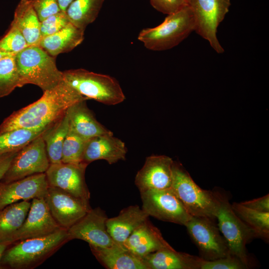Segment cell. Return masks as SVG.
<instances>
[{
	"label": "cell",
	"mask_w": 269,
	"mask_h": 269,
	"mask_svg": "<svg viewBox=\"0 0 269 269\" xmlns=\"http://www.w3.org/2000/svg\"><path fill=\"white\" fill-rule=\"evenodd\" d=\"M18 151L0 154V181Z\"/></svg>",
	"instance_id": "f35d334b"
},
{
	"label": "cell",
	"mask_w": 269,
	"mask_h": 269,
	"mask_svg": "<svg viewBox=\"0 0 269 269\" xmlns=\"http://www.w3.org/2000/svg\"><path fill=\"white\" fill-rule=\"evenodd\" d=\"M127 148L125 143L113 134L94 136L85 143L83 162L89 164L97 160H105L112 164L125 160Z\"/></svg>",
	"instance_id": "ac0fdd59"
},
{
	"label": "cell",
	"mask_w": 269,
	"mask_h": 269,
	"mask_svg": "<svg viewBox=\"0 0 269 269\" xmlns=\"http://www.w3.org/2000/svg\"><path fill=\"white\" fill-rule=\"evenodd\" d=\"M30 205V201H21L0 211V244L10 245L13 235L27 216Z\"/></svg>",
	"instance_id": "484cf974"
},
{
	"label": "cell",
	"mask_w": 269,
	"mask_h": 269,
	"mask_svg": "<svg viewBox=\"0 0 269 269\" xmlns=\"http://www.w3.org/2000/svg\"><path fill=\"white\" fill-rule=\"evenodd\" d=\"M171 188L192 217L216 219L219 205L216 192L201 188L182 165L175 162Z\"/></svg>",
	"instance_id": "5b68a950"
},
{
	"label": "cell",
	"mask_w": 269,
	"mask_h": 269,
	"mask_svg": "<svg viewBox=\"0 0 269 269\" xmlns=\"http://www.w3.org/2000/svg\"><path fill=\"white\" fill-rule=\"evenodd\" d=\"M42 134L18 151L0 182L9 183L46 171L50 163Z\"/></svg>",
	"instance_id": "8fae6325"
},
{
	"label": "cell",
	"mask_w": 269,
	"mask_h": 269,
	"mask_svg": "<svg viewBox=\"0 0 269 269\" xmlns=\"http://www.w3.org/2000/svg\"><path fill=\"white\" fill-rule=\"evenodd\" d=\"M105 0H75L66 11L70 22L85 31L98 17Z\"/></svg>",
	"instance_id": "83f0119b"
},
{
	"label": "cell",
	"mask_w": 269,
	"mask_h": 269,
	"mask_svg": "<svg viewBox=\"0 0 269 269\" xmlns=\"http://www.w3.org/2000/svg\"><path fill=\"white\" fill-rule=\"evenodd\" d=\"M86 140L69 129L63 144L62 162L69 163L83 162Z\"/></svg>",
	"instance_id": "1f68e13d"
},
{
	"label": "cell",
	"mask_w": 269,
	"mask_h": 269,
	"mask_svg": "<svg viewBox=\"0 0 269 269\" xmlns=\"http://www.w3.org/2000/svg\"><path fill=\"white\" fill-rule=\"evenodd\" d=\"M70 23L66 12L60 11L40 22L41 38L61 30Z\"/></svg>",
	"instance_id": "836d02e7"
},
{
	"label": "cell",
	"mask_w": 269,
	"mask_h": 269,
	"mask_svg": "<svg viewBox=\"0 0 269 269\" xmlns=\"http://www.w3.org/2000/svg\"><path fill=\"white\" fill-rule=\"evenodd\" d=\"M14 54H15L8 53H6V52H4L0 51V59H2V58H4L5 57L10 56V55H13Z\"/></svg>",
	"instance_id": "b9f144b4"
},
{
	"label": "cell",
	"mask_w": 269,
	"mask_h": 269,
	"mask_svg": "<svg viewBox=\"0 0 269 269\" xmlns=\"http://www.w3.org/2000/svg\"><path fill=\"white\" fill-rule=\"evenodd\" d=\"M173 162L172 158L163 155L147 157L135 177L134 183L139 192L171 188Z\"/></svg>",
	"instance_id": "e0dca14e"
},
{
	"label": "cell",
	"mask_w": 269,
	"mask_h": 269,
	"mask_svg": "<svg viewBox=\"0 0 269 269\" xmlns=\"http://www.w3.org/2000/svg\"><path fill=\"white\" fill-rule=\"evenodd\" d=\"M148 216L138 206H130L122 210L117 216L108 218L107 231L116 243L124 246L129 236Z\"/></svg>",
	"instance_id": "ffe728a7"
},
{
	"label": "cell",
	"mask_w": 269,
	"mask_h": 269,
	"mask_svg": "<svg viewBox=\"0 0 269 269\" xmlns=\"http://www.w3.org/2000/svg\"><path fill=\"white\" fill-rule=\"evenodd\" d=\"M214 220L192 217L186 223L188 234L199 250L200 258L211 261L232 254Z\"/></svg>",
	"instance_id": "9c48e42d"
},
{
	"label": "cell",
	"mask_w": 269,
	"mask_h": 269,
	"mask_svg": "<svg viewBox=\"0 0 269 269\" xmlns=\"http://www.w3.org/2000/svg\"><path fill=\"white\" fill-rule=\"evenodd\" d=\"M67 230L16 242L5 250L1 265L15 269H33L69 241Z\"/></svg>",
	"instance_id": "7a4b0ae2"
},
{
	"label": "cell",
	"mask_w": 269,
	"mask_h": 269,
	"mask_svg": "<svg viewBox=\"0 0 269 269\" xmlns=\"http://www.w3.org/2000/svg\"><path fill=\"white\" fill-rule=\"evenodd\" d=\"M84 38V30L71 22L52 35L42 38L38 46L49 55L55 57L68 52L80 45Z\"/></svg>",
	"instance_id": "cb8c5ba5"
},
{
	"label": "cell",
	"mask_w": 269,
	"mask_h": 269,
	"mask_svg": "<svg viewBox=\"0 0 269 269\" xmlns=\"http://www.w3.org/2000/svg\"><path fill=\"white\" fill-rule=\"evenodd\" d=\"M195 29V21L188 5L169 14L159 25L142 29L137 39L153 51L168 50L178 45Z\"/></svg>",
	"instance_id": "277c9868"
},
{
	"label": "cell",
	"mask_w": 269,
	"mask_h": 269,
	"mask_svg": "<svg viewBox=\"0 0 269 269\" xmlns=\"http://www.w3.org/2000/svg\"><path fill=\"white\" fill-rule=\"evenodd\" d=\"M46 129H18L0 134V154L19 150Z\"/></svg>",
	"instance_id": "f546056e"
},
{
	"label": "cell",
	"mask_w": 269,
	"mask_h": 269,
	"mask_svg": "<svg viewBox=\"0 0 269 269\" xmlns=\"http://www.w3.org/2000/svg\"><path fill=\"white\" fill-rule=\"evenodd\" d=\"M15 54L0 59V98L9 95L16 88L22 87Z\"/></svg>",
	"instance_id": "4dcf8cb0"
},
{
	"label": "cell",
	"mask_w": 269,
	"mask_h": 269,
	"mask_svg": "<svg viewBox=\"0 0 269 269\" xmlns=\"http://www.w3.org/2000/svg\"><path fill=\"white\" fill-rule=\"evenodd\" d=\"M86 101H79L67 110L69 129L86 140L96 136L113 134L97 121Z\"/></svg>",
	"instance_id": "44dd1931"
},
{
	"label": "cell",
	"mask_w": 269,
	"mask_h": 269,
	"mask_svg": "<svg viewBox=\"0 0 269 269\" xmlns=\"http://www.w3.org/2000/svg\"><path fill=\"white\" fill-rule=\"evenodd\" d=\"M97 260L108 269H147L143 261L126 249L117 246L103 248L89 245Z\"/></svg>",
	"instance_id": "603a6c76"
},
{
	"label": "cell",
	"mask_w": 269,
	"mask_h": 269,
	"mask_svg": "<svg viewBox=\"0 0 269 269\" xmlns=\"http://www.w3.org/2000/svg\"><path fill=\"white\" fill-rule=\"evenodd\" d=\"M142 209L158 220L185 226L192 217L172 189H149L141 192Z\"/></svg>",
	"instance_id": "30bf717a"
},
{
	"label": "cell",
	"mask_w": 269,
	"mask_h": 269,
	"mask_svg": "<svg viewBox=\"0 0 269 269\" xmlns=\"http://www.w3.org/2000/svg\"><path fill=\"white\" fill-rule=\"evenodd\" d=\"M243 205L253 210L262 212H269V195L268 194L263 197L241 203Z\"/></svg>",
	"instance_id": "74e56055"
},
{
	"label": "cell",
	"mask_w": 269,
	"mask_h": 269,
	"mask_svg": "<svg viewBox=\"0 0 269 269\" xmlns=\"http://www.w3.org/2000/svg\"><path fill=\"white\" fill-rule=\"evenodd\" d=\"M14 56L22 87L33 84L44 92L63 80V72L57 68L55 57L38 45L28 46Z\"/></svg>",
	"instance_id": "3957f363"
},
{
	"label": "cell",
	"mask_w": 269,
	"mask_h": 269,
	"mask_svg": "<svg viewBox=\"0 0 269 269\" xmlns=\"http://www.w3.org/2000/svg\"><path fill=\"white\" fill-rule=\"evenodd\" d=\"M195 21L194 31L207 40L218 54L224 49L217 37V28L229 11L231 0H186Z\"/></svg>",
	"instance_id": "ba28073f"
},
{
	"label": "cell",
	"mask_w": 269,
	"mask_h": 269,
	"mask_svg": "<svg viewBox=\"0 0 269 269\" xmlns=\"http://www.w3.org/2000/svg\"><path fill=\"white\" fill-rule=\"evenodd\" d=\"M142 260L147 269H200L203 259L171 247L150 253Z\"/></svg>",
	"instance_id": "7402d4cb"
},
{
	"label": "cell",
	"mask_w": 269,
	"mask_h": 269,
	"mask_svg": "<svg viewBox=\"0 0 269 269\" xmlns=\"http://www.w3.org/2000/svg\"><path fill=\"white\" fill-rule=\"evenodd\" d=\"M216 194L219 203L216 215L219 229L231 253L249 268L250 263L246 245L257 236L236 215L226 197L219 192Z\"/></svg>",
	"instance_id": "52a82bcc"
},
{
	"label": "cell",
	"mask_w": 269,
	"mask_h": 269,
	"mask_svg": "<svg viewBox=\"0 0 269 269\" xmlns=\"http://www.w3.org/2000/svg\"><path fill=\"white\" fill-rule=\"evenodd\" d=\"M19 29L28 46L38 45L41 39L40 21L33 7L32 0H21L12 21Z\"/></svg>",
	"instance_id": "d4e9b609"
},
{
	"label": "cell",
	"mask_w": 269,
	"mask_h": 269,
	"mask_svg": "<svg viewBox=\"0 0 269 269\" xmlns=\"http://www.w3.org/2000/svg\"><path fill=\"white\" fill-rule=\"evenodd\" d=\"M124 247L141 259L150 253L172 247L148 219L134 230L124 244Z\"/></svg>",
	"instance_id": "d6986e66"
},
{
	"label": "cell",
	"mask_w": 269,
	"mask_h": 269,
	"mask_svg": "<svg viewBox=\"0 0 269 269\" xmlns=\"http://www.w3.org/2000/svg\"><path fill=\"white\" fill-rule=\"evenodd\" d=\"M63 78L68 85L87 100H94L107 105H115L125 100L118 81L108 75L77 69L63 71Z\"/></svg>",
	"instance_id": "8992f818"
},
{
	"label": "cell",
	"mask_w": 269,
	"mask_h": 269,
	"mask_svg": "<svg viewBox=\"0 0 269 269\" xmlns=\"http://www.w3.org/2000/svg\"><path fill=\"white\" fill-rule=\"evenodd\" d=\"M48 187L45 173L33 174L9 183L0 182V211L19 201L44 198Z\"/></svg>",
	"instance_id": "2e32d148"
},
{
	"label": "cell",
	"mask_w": 269,
	"mask_h": 269,
	"mask_svg": "<svg viewBox=\"0 0 269 269\" xmlns=\"http://www.w3.org/2000/svg\"><path fill=\"white\" fill-rule=\"evenodd\" d=\"M249 268L237 256L231 254L216 260H203L200 269H246Z\"/></svg>",
	"instance_id": "e575fe53"
},
{
	"label": "cell",
	"mask_w": 269,
	"mask_h": 269,
	"mask_svg": "<svg viewBox=\"0 0 269 269\" xmlns=\"http://www.w3.org/2000/svg\"><path fill=\"white\" fill-rule=\"evenodd\" d=\"M75 0H57L61 11L66 12L69 6Z\"/></svg>",
	"instance_id": "ab89813d"
},
{
	"label": "cell",
	"mask_w": 269,
	"mask_h": 269,
	"mask_svg": "<svg viewBox=\"0 0 269 269\" xmlns=\"http://www.w3.org/2000/svg\"><path fill=\"white\" fill-rule=\"evenodd\" d=\"M28 46L27 42L17 27L11 22L5 35L0 39V51L16 54Z\"/></svg>",
	"instance_id": "d6a6232c"
},
{
	"label": "cell",
	"mask_w": 269,
	"mask_h": 269,
	"mask_svg": "<svg viewBox=\"0 0 269 269\" xmlns=\"http://www.w3.org/2000/svg\"><path fill=\"white\" fill-rule=\"evenodd\" d=\"M61 229L51 214L44 198H34L23 224L13 235L10 245L27 239L46 236Z\"/></svg>",
	"instance_id": "9a60e30c"
},
{
	"label": "cell",
	"mask_w": 269,
	"mask_h": 269,
	"mask_svg": "<svg viewBox=\"0 0 269 269\" xmlns=\"http://www.w3.org/2000/svg\"><path fill=\"white\" fill-rule=\"evenodd\" d=\"M8 245L5 244H0V267L1 266V260L2 255Z\"/></svg>",
	"instance_id": "60d3db41"
},
{
	"label": "cell",
	"mask_w": 269,
	"mask_h": 269,
	"mask_svg": "<svg viewBox=\"0 0 269 269\" xmlns=\"http://www.w3.org/2000/svg\"><path fill=\"white\" fill-rule=\"evenodd\" d=\"M87 100L64 80L43 92L36 101L13 112L0 125V134L18 129H46L62 117L75 103Z\"/></svg>",
	"instance_id": "6da1fadb"
},
{
	"label": "cell",
	"mask_w": 269,
	"mask_h": 269,
	"mask_svg": "<svg viewBox=\"0 0 269 269\" xmlns=\"http://www.w3.org/2000/svg\"><path fill=\"white\" fill-rule=\"evenodd\" d=\"M32 3L40 22L61 11L57 0H32Z\"/></svg>",
	"instance_id": "d590c367"
},
{
	"label": "cell",
	"mask_w": 269,
	"mask_h": 269,
	"mask_svg": "<svg viewBox=\"0 0 269 269\" xmlns=\"http://www.w3.org/2000/svg\"><path fill=\"white\" fill-rule=\"evenodd\" d=\"M88 165L84 162L50 164L45 172L49 186L59 188L89 204L90 193L85 179Z\"/></svg>",
	"instance_id": "7c38bea8"
},
{
	"label": "cell",
	"mask_w": 269,
	"mask_h": 269,
	"mask_svg": "<svg viewBox=\"0 0 269 269\" xmlns=\"http://www.w3.org/2000/svg\"><path fill=\"white\" fill-rule=\"evenodd\" d=\"M44 199L54 219L61 228L66 230L91 209L89 204L54 187L49 186Z\"/></svg>",
	"instance_id": "5bb4252c"
},
{
	"label": "cell",
	"mask_w": 269,
	"mask_h": 269,
	"mask_svg": "<svg viewBox=\"0 0 269 269\" xmlns=\"http://www.w3.org/2000/svg\"><path fill=\"white\" fill-rule=\"evenodd\" d=\"M150 2L157 11L167 15L188 5L186 0H150Z\"/></svg>",
	"instance_id": "8d00e7d4"
},
{
	"label": "cell",
	"mask_w": 269,
	"mask_h": 269,
	"mask_svg": "<svg viewBox=\"0 0 269 269\" xmlns=\"http://www.w3.org/2000/svg\"><path fill=\"white\" fill-rule=\"evenodd\" d=\"M69 130L66 113L46 129L42 134L50 164L61 162L64 141Z\"/></svg>",
	"instance_id": "4316f807"
},
{
	"label": "cell",
	"mask_w": 269,
	"mask_h": 269,
	"mask_svg": "<svg viewBox=\"0 0 269 269\" xmlns=\"http://www.w3.org/2000/svg\"><path fill=\"white\" fill-rule=\"evenodd\" d=\"M232 208L241 220L259 238L266 241L269 239V212L258 211L234 202Z\"/></svg>",
	"instance_id": "f1b7e54d"
},
{
	"label": "cell",
	"mask_w": 269,
	"mask_h": 269,
	"mask_svg": "<svg viewBox=\"0 0 269 269\" xmlns=\"http://www.w3.org/2000/svg\"><path fill=\"white\" fill-rule=\"evenodd\" d=\"M108 217L100 207L90 209L77 222L67 230L70 241L79 239L89 245L109 248L121 246L116 243L107 231Z\"/></svg>",
	"instance_id": "4fadbf2b"
}]
</instances>
